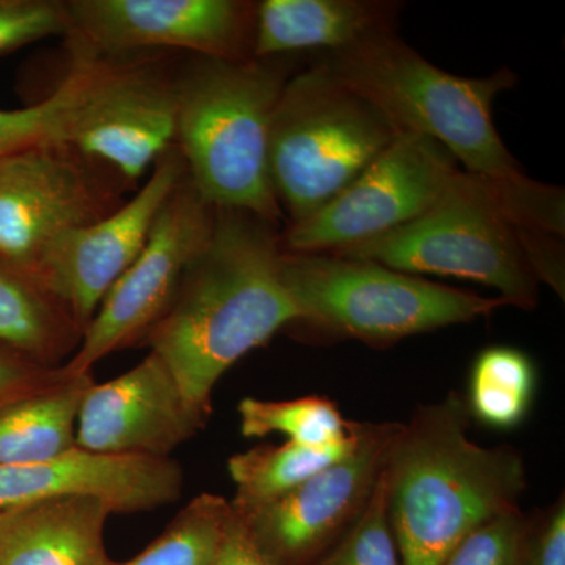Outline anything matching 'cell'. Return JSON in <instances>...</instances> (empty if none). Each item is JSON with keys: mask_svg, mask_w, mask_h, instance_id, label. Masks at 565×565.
<instances>
[{"mask_svg": "<svg viewBox=\"0 0 565 565\" xmlns=\"http://www.w3.org/2000/svg\"><path fill=\"white\" fill-rule=\"evenodd\" d=\"M332 255L367 259L404 274L481 282L512 307L534 310L539 281L520 237L493 189L457 172L440 199L414 222Z\"/></svg>", "mask_w": 565, "mask_h": 565, "instance_id": "obj_7", "label": "cell"}, {"mask_svg": "<svg viewBox=\"0 0 565 565\" xmlns=\"http://www.w3.org/2000/svg\"><path fill=\"white\" fill-rule=\"evenodd\" d=\"M525 514L520 509L475 527L441 565H520Z\"/></svg>", "mask_w": 565, "mask_h": 565, "instance_id": "obj_27", "label": "cell"}, {"mask_svg": "<svg viewBox=\"0 0 565 565\" xmlns=\"http://www.w3.org/2000/svg\"><path fill=\"white\" fill-rule=\"evenodd\" d=\"M81 338L68 311L35 278L0 259V348L58 366Z\"/></svg>", "mask_w": 565, "mask_h": 565, "instance_id": "obj_21", "label": "cell"}, {"mask_svg": "<svg viewBox=\"0 0 565 565\" xmlns=\"http://www.w3.org/2000/svg\"><path fill=\"white\" fill-rule=\"evenodd\" d=\"M299 316L282 278L281 241L273 223L250 212L217 210L210 243L147 340L189 403L210 416L222 375Z\"/></svg>", "mask_w": 565, "mask_h": 565, "instance_id": "obj_2", "label": "cell"}, {"mask_svg": "<svg viewBox=\"0 0 565 565\" xmlns=\"http://www.w3.org/2000/svg\"><path fill=\"white\" fill-rule=\"evenodd\" d=\"M282 278L300 315L291 327L316 343L355 340L384 349L508 307L498 296L481 297L332 253L282 250Z\"/></svg>", "mask_w": 565, "mask_h": 565, "instance_id": "obj_5", "label": "cell"}, {"mask_svg": "<svg viewBox=\"0 0 565 565\" xmlns=\"http://www.w3.org/2000/svg\"><path fill=\"white\" fill-rule=\"evenodd\" d=\"M212 565H277L259 552L241 516L233 511L228 530Z\"/></svg>", "mask_w": 565, "mask_h": 565, "instance_id": "obj_31", "label": "cell"}, {"mask_svg": "<svg viewBox=\"0 0 565 565\" xmlns=\"http://www.w3.org/2000/svg\"><path fill=\"white\" fill-rule=\"evenodd\" d=\"M288 70L267 58L199 57L174 82L188 178L215 210L282 217L269 177V129Z\"/></svg>", "mask_w": 565, "mask_h": 565, "instance_id": "obj_4", "label": "cell"}, {"mask_svg": "<svg viewBox=\"0 0 565 565\" xmlns=\"http://www.w3.org/2000/svg\"><path fill=\"white\" fill-rule=\"evenodd\" d=\"M459 172L437 141L401 132L351 185L321 211L289 223L288 253H340L414 222L434 206Z\"/></svg>", "mask_w": 565, "mask_h": 565, "instance_id": "obj_9", "label": "cell"}, {"mask_svg": "<svg viewBox=\"0 0 565 565\" xmlns=\"http://www.w3.org/2000/svg\"><path fill=\"white\" fill-rule=\"evenodd\" d=\"M93 384L92 373L68 375L0 408V465L50 462L76 449L82 401Z\"/></svg>", "mask_w": 565, "mask_h": 565, "instance_id": "obj_20", "label": "cell"}, {"mask_svg": "<svg viewBox=\"0 0 565 565\" xmlns=\"http://www.w3.org/2000/svg\"><path fill=\"white\" fill-rule=\"evenodd\" d=\"M131 62L76 55L68 76L43 102L24 109H0V158L28 148L62 145L85 111L114 84Z\"/></svg>", "mask_w": 565, "mask_h": 565, "instance_id": "obj_19", "label": "cell"}, {"mask_svg": "<svg viewBox=\"0 0 565 565\" xmlns=\"http://www.w3.org/2000/svg\"><path fill=\"white\" fill-rule=\"evenodd\" d=\"M185 174L180 150L170 148L132 200L99 221L61 234L41 253L32 278L68 311L82 333L143 250L163 203Z\"/></svg>", "mask_w": 565, "mask_h": 565, "instance_id": "obj_11", "label": "cell"}, {"mask_svg": "<svg viewBox=\"0 0 565 565\" xmlns=\"http://www.w3.org/2000/svg\"><path fill=\"white\" fill-rule=\"evenodd\" d=\"M68 375L63 364L51 366L13 349L0 348V408L61 384Z\"/></svg>", "mask_w": 565, "mask_h": 565, "instance_id": "obj_30", "label": "cell"}, {"mask_svg": "<svg viewBox=\"0 0 565 565\" xmlns=\"http://www.w3.org/2000/svg\"><path fill=\"white\" fill-rule=\"evenodd\" d=\"M210 416L196 411L156 352L106 384H93L82 401L76 444L102 456L169 459L195 437Z\"/></svg>", "mask_w": 565, "mask_h": 565, "instance_id": "obj_14", "label": "cell"}, {"mask_svg": "<svg viewBox=\"0 0 565 565\" xmlns=\"http://www.w3.org/2000/svg\"><path fill=\"white\" fill-rule=\"evenodd\" d=\"M401 132L321 66L289 77L269 129L270 184L289 223L337 199Z\"/></svg>", "mask_w": 565, "mask_h": 565, "instance_id": "obj_6", "label": "cell"}, {"mask_svg": "<svg viewBox=\"0 0 565 565\" xmlns=\"http://www.w3.org/2000/svg\"><path fill=\"white\" fill-rule=\"evenodd\" d=\"M90 166L79 152L62 145L0 158L2 262L31 275L55 237L117 210Z\"/></svg>", "mask_w": 565, "mask_h": 565, "instance_id": "obj_13", "label": "cell"}, {"mask_svg": "<svg viewBox=\"0 0 565 565\" xmlns=\"http://www.w3.org/2000/svg\"><path fill=\"white\" fill-rule=\"evenodd\" d=\"M471 419L467 399L451 392L401 427L385 467L401 565H441L475 527L520 509L525 460L512 446L475 444Z\"/></svg>", "mask_w": 565, "mask_h": 565, "instance_id": "obj_3", "label": "cell"}, {"mask_svg": "<svg viewBox=\"0 0 565 565\" xmlns=\"http://www.w3.org/2000/svg\"><path fill=\"white\" fill-rule=\"evenodd\" d=\"M70 31L76 54L118 58L152 47L199 57L245 61L255 10L236 0H73Z\"/></svg>", "mask_w": 565, "mask_h": 565, "instance_id": "obj_12", "label": "cell"}, {"mask_svg": "<svg viewBox=\"0 0 565 565\" xmlns=\"http://www.w3.org/2000/svg\"><path fill=\"white\" fill-rule=\"evenodd\" d=\"M215 212L185 174L163 203L143 250L106 294L77 352L63 364L66 373H92L99 360L148 338L172 305L185 270L210 243Z\"/></svg>", "mask_w": 565, "mask_h": 565, "instance_id": "obj_8", "label": "cell"}, {"mask_svg": "<svg viewBox=\"0 0 565 565\" xmlns=\"http://www.w3.org/2000/svg\"><path fill=\"white\" fill-rule=\"evenodd\" d=\"M537 371L526 352L492 345L476 356L467 399L471 418L492 429H514L533 405Z\"/></svg>", "mask_w": 565, "mask_h": 565, "instance_id": "obj_23", "label": "cell"}, {"mask_svg": "<svg viewBox=\"0 0 565 565\" xmlns=\"http://www.w3.org/2000/svg\"><path fill=\"white\" fill-rule=\"evenodd\" d=\"M356 422L351 434L338 444L303 446L285 441L281 445H259L230 457L228 471L236 494L230 503L237 512L250 511L291 492L308 478L343 459L356 445Z\"/></svg>", "mask_w": 565, "mask_h": 565, "instance_id": "obj_22", "label": "cell"}, {"mask_svg": "<svg viewBox=\"0 0 565 565\" xmlns=\"http://www.w3.org/2000/svg\"><path fill=\"white\" fill-rule=\"evenodd\" d=\"M0 511H2V509H0Z\"/></svg>", "mask_w": 565, "mask_h": 565, "instance_id": "obj_32", "label": "cell"}, {"mask_svg": "<svg viewBox=\"0 0 565 565\" xmlns=\"http://www.w3.org/2000/svg\"><path fill=\"white\" fill-rule=\"evenodd\" d=\"M70 31L68 7L57 0H0V55Z\"/></svg>", "mask_w": 565, "mask_h": 565, "instance_id": "obj_28", "label": "cell"}, {"mask_svg": "<svg viewBox=\"0 0 565 565\" xmlns=\"http://www.w3.org/2000/svg\"><path fill=\"white\" fill-rule=\"evenodd\" d=\"M394 2L370 0H264L256 6L252 54L273 58L289 52L348 50L394 32Z\"/></svg>", "mask_w": 565, "mask_h": 565, "instance_id": "obj_18", "label": "cell"}, {"mask_svg": "<svg viewBox=\"0 0 565 565\" xmlns=\"http://www.w3.org/2000/svg\"><path fill=\"white\" fill-rule=\"evenodd\" d=\"M232 516L221 494H199L139 556L117 565H212Z\"/></svg>", "mask_w": 565, "mask_h": 565, "instance_id": "obj_25", "label": "cell"}, {"mask_svg": "<svg viewBox=\"0 0 565 565\" xmlns=\"http://www.w3.org/2000/svg\"><path fill=\"white\" fill-rule=\"evenodd\" d=\"M114 505L68 494L0 511V565H117L104 542Z\"/></svg>", "mask_w": 565, "mask_h": 565, "instance_id": "obj_17", "label": "cell"}, {"mask_svg": "<svg viewBox=\"0 0 565 565\" xmlns=\"http://www.w3.org/2000/svg\"><path fill=\"white\" fill-rule=\"evenodd\" d=\"M177 139V96L151 66L134 62L120 79L88 107L68 147L88 161L107 163L137 181Z\"/></svg>", "mask_w": 565, "mask_h": 565, "instance_id": "obj_15", "label": "cell"}, {"mask_svg": "<svg viewBox=\"0 0 565 565\" xmlns=\"http://www.w3.org/2000/svg\"><path fill=\"white\" fill-rule=\"evenodd\" d=\"M241 433L247 438L285 435L286 441L303 446L338 444L351 434V423L334 401L305 396L291 401L244 397L237 405Z\"/></svg>", "mask_w": 565, "mask_h": 565, "instance_id": "obj_24", "label": "cell"}, {"mask_svg": "<svg viewBox=\"0 0 565 565\" xmlns=\"http://www.w3.org/2000/svg\"><path fill=\"white\" fill-rule=\"evenodd\" d=\"M182 492V470L170 459L102 456L76 448L50 462L0 465V509L68 494H92L117 514L151 511Z\"/></svg>", "mask_w": 565, "mask_h": 565, "instance_id": "obj_16", "label": "cell"}, {"mask_svg": "<svg viewBox=\"0 0 565 565\" xmlns=\"http://www.w3.org/2000/svg\"><path fill=\"white\" fill-rule=\"evenodd\" d=\"M403 423H356V445L343 459L277 500L236 512L252 541L277 565H315L363 514Z\"/></svg>", "mask_w": 565, "mask_h": 565, "instance_id": "obj_10", "label": "cell"}, {"mask_svg": "<svg viewBox=\"0 0 565 565\" xmlns=\"http://www.w3.org/2000/svg\"><path fill=\"white\" fill-rule=\"evenodd\" d=\"M316 65L373 103L401 131L441 145L465 173L493 189L516 226L564 237L563 189L530 180L494 128L493 102L516 82L511 70L479 79L455 76L394 32L329 52Z\"/></svg>", "mask_w": 565, "mask_h": 565, "instance_id": "obj_1", "label": "cell"}, {"mask_svg": "<svg viewBox=\"0 0 565 565\" xmlns=\"http://www.w3.org/2000/svg\"><path fill=\"white\" fill-rule=\"evenodd\" d=\"M520 565H565L564 493L548 508L525 516Z\"/></svg>", "mask_w": 565, "mask_h": 565, "instance_id": "obj_29", "label": "cell"}, {"mask_svg": "<svg viewBox=\"0 0 565 565\" xmlns=\"http://www.w3.org/2000/svg\"><path fill=\"white\" fill-rule=\"evenodd\" d=\"M315 565H401L386 511L385 470L355 525Z\"/></svg>", "mask_w": 565, "mask_h": 565, "instance_id": "obj_26", "label": "cell"}]
</instances>
